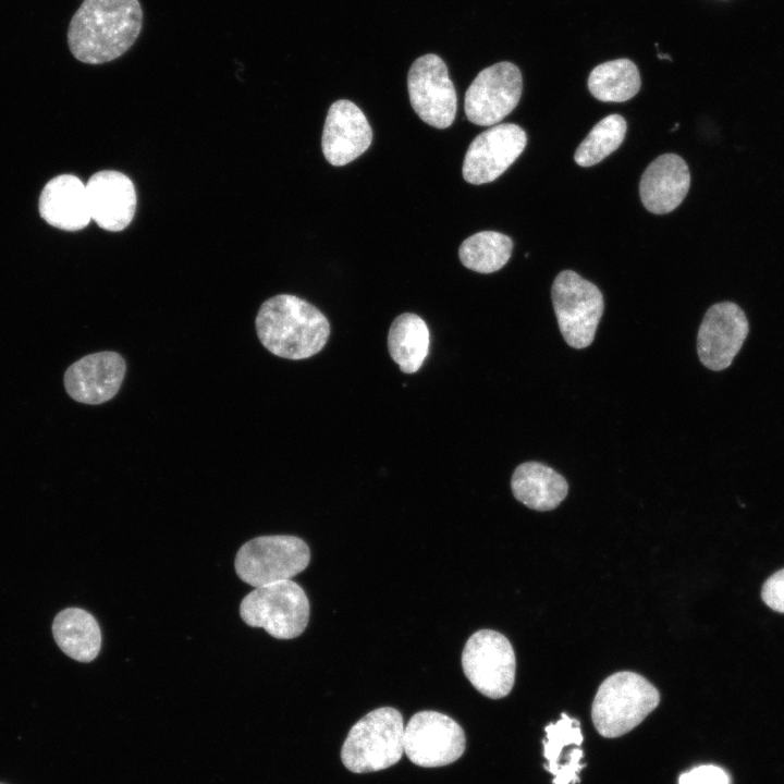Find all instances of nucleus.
Segmentation results:
<instances>
[{
    "label": "nucleus",
    "mask_w": 784,
    "mask_h": 784,
    "mask_svg": "<svg viewBox=\"0 0 784 784\" xmlns=\"http://www.w3.org/2000/svg\"><path fill=\"white\" fill-rule=\"evenodd\" d=\"M640 85L639 71L628 59L601 63L590 72L588 77V88L591 95L604 102L627 101L639 91Z\"/></svg>",
    "instance_id": "nucleus-22"
},
{
    "label": "nucleus",
    "mask_w": 784,
    "mask_h": 784,
    "mask_svg": "<svg viewBox=\"0 0 784 784\" xmlns=\"http://www.w3.org/2000/svg\"><path fill=\"white\" fill-rule=\"evenodd\" d=\"M523 90L519 69L507 61L483 69L465 94L467 119L481 126L502 121L517 106Z\"/></svg>",
    "instance_id": "nucleus-11"
},
{
    "label": "nucleus",
    "mask_w": 784,
    "mask_h": 784,
    "mask_svg": "<svg viewBox=\"0 0 784 784\" xmlns=\"http://www.w3.org/2000/svg\"><path fill=\"white\" fill-rule=\"evenodd\" d=\"M388 350L403 372H416L429 350V330L426 322L411 313L397 316L389 330Z\"/></svg>",
    "instance_id": "nucleus-21"
},
{
    "label": "nucleus",
    "mask_w": 784,
    "mask_h": 784,
    "mask_svg": "<svg viewBox=\"0 0 784 784\" xmlns=\"http://www.w3.org/2000/svg\"><path fill=\"white\" fill-rule=\"evenodd\" d=\"M38 210L50 225L75 232L91 220L86 184L73 174H60L42 188Z\"/></svg>",
    "instance_id": "nucleus-18"
},
{
    "label": "nucleus",
    "mask_w": 784,
    "mask_h": 784,
    "mask_svg": "<svg viewBox=\"0 0 784 784\" xmlns=\"http://www.w3.org/2000/svg\"><path fill=\"white\" fill-rule=\"evenodd\" d=\"M310 561L308 546L286 535L261 536L244 543L235 556V572L253 587L289 580Z\"/></svg>",
    "instance_id": "nucleus-6"
},
{
    "label": "nucleus",
    "mask_w": 784,
    "mask_h": 784,
    "mask_svg": "<svg viewBox=\"0 0 784 784\" xmlns=\"http://www.w3.org/2000/svg\"><path fill=\"white\" fill-rule=\"evenodd\" d=\"M143 16L139 0H83L69 24V49L86 64L113 61L139 37Z\"/></svg>",
    "instance_id": "nucleus-1"
},
{
    "label": "nucleus",
    "mask_w": 784,
    "mask_h": 784,
    "mask_svg": "<svg viewBox=\"0 0 784 784\" xmlns=\"http://www.w3.org/2000/svg\"><path fill=\"white\" fill-rule=\"evenodd\" d=\"M465 745L463 728L440 712L420 711L404 728V751L419 767L450 764L464 754Z\"/></svg>",
    "instance_id": "nucleus-10"
},
{
    "label": "nucleus",
    "mask_w": 784,
    "mask_h": 784,
    "mask_svg": "<svg viewBox=\"0 0 784 784\" xmlns=\"http://www.w3.org/2000/svg\"><path fill=\"white\" fill-rule=\"evenodd\" d=\"M749 332L744 310L732 302L712 305L703 316L697 335V353L703 366L720 371L740 351Z\"/></svg>",
    "instance_id": "nucleus-13"
},
{
    "label": "nucleus",
    "mask_w": 784,
    "mask_h": 784,
    "mask_svg": "<svg viewBox=\"0 0 784 784\" xmlns=\"http://www.w3.org/2000/svg\"><path fill=\"white\" fill-rule=\"evenodd\" d=\"M627 124L620 114H610L600 120L584 138L574 154L580 167L599 163L615 151L625 138Z\"/></svg>",
    "instance_id": "nucleus-24"
},
{
    "label": "nucleus",
    "mask_w": 784,
    "mask_h": 784,
    "mask_svg": "<svg viewBox=\"0 0 784 784\" xmlns=\"http://www.w3.org/2000/svg\"><path fill=\"white\" fill-rule=\"evenodd\" d=\"M551 298L565 342L574 348L589 346L604 308L601 291L578 273L563 270L553 281Z\"/></svg>",
    "instance_id": "nucleus-7"
},
{
    "label": "nucleus",
    "mask_w": 784,
    "mask_h": 784,
    "mask_svg": "<svg viewBox=\"0 0 784 784\" xmlns=\"http://www.w3.org/2000/svg\"><path fill=\"white\" fill-rule=\"evenodd\" d=\"M52 634L59 648L78 662H90L99 653L101 632L96 618L85 610L68 608L59 612Z\"/></svg>",
    "instance_id": "nucleus-20"
},
{
    "label": "nucleus",
    "mask_w": 784,
    "mask_h": 784,
    "mask_svg": "<svg viewBox=\"0 0 784 784\" xmlns=\"http://www.w3.org/2000/svg\"><path fill=\"white\" fill-rule=\"evenodd\" d=\"M513 241L495 231H482L464 240L458 249L462 264L479 273L500 270L511 258Z\"/></svg>",
    "instance_id": "nucleus-23"
},
{
    "label": "nucleus",
    "mask_w": 784,
    "mask_h": 784,
    "mask_svg": "<svg viewBox=\"0 0 784 784\" xmlns=\"http://www.w3.org/2000/svg\"><path fill=\"white\" fill-rule=\"evenodd\" d=\"M690 186V173L685 160L675 154H664L645 170L639 183L645 208L664 215L678 207Z\"/></svg>",
    "instance_id": "nucleus-17"
},
{
    "label": "nucleus",
    "mask_w": 784,
    "mask_h": 784,
    "mask_svg": "<svg viewBox=\"0 0 784 784\" xmlns=\"http://www.w3.org/2000/svg\"><path fill=\"white\" fill-rule=\"evenodd\" d=\"M527 144L525 131L513 123L497 124L475 137L463 162V177L475 185L490 183L512 166Z\"/></svg>",
    "instance_id": "nucleus-12"
},
{
    "label": "nucleus",
    "mask_w": 784,
    "mask_h": 784,
    "mask_svg": "<svg viewBox=\"0 0 784 784\" xmlns=\"http://www.w3.org/2000/svg\"><path fill=\"white\" fill-rule=\"evenodd\" d=\"M255 326L261 344L273 355L287 359L317 354L330 334L327 317L314 305L290 294L264 302Z\"/></svg>",
    "instance_id": "nucleus-2"
},
{
    "label": "nucleus",
    "mask_w": 784,
    "mask_h": 784,
    "mask_svg": "<svg viewBox=\"0 0 784 784\" xmlns=\"http://www.w3.org/2000/svg\"><path fill=\"white\" fill-rule=\"evenodd\" d=\"M240 615L249 626L261 627L278 639L299 636L309 620L304 589L289 580L256 587L241 602Z\"/></svg>",
    "instance_id": "nucleus-5"
},
{
    "label": "nucleus",
    "mask_w": 784,
    "mask_h": 784,
    "mask_svg": "<svg viewBox=\"0 0 784 784\" xmlns=\"http://www.w3.org/2000/svg\"><path fill=\"white\" fill-rule=\"evenodd\" d=\"M407 89L414 111L425 123L440 130L453 123L457 97L448 68L439 56L427 53L413 62Z\"/></svg>",
    "instance_id": "nucleus-9"
},
{
    "label": "nucleus",
    "mask_w": 784,
    "mask_h": 784,
    "mask_svg": "<svg viewBox=\"0 0 784 784\" xmlns=\"http://www.w3.org/2000/svg\"><path fill=\"white\" fill-rule=\"evenodd\" d=\"M126 371L124 358L111 351L86 355L65 371L63 382L75 401L97 405L111 400L120 390Z\"/></svg>",
    "instance_id": "nucleus-14"
},
{
    "label": "nucleus",
    "mask_w": 784,
    "mask_h": 784,
    "mask_svg": "<svg viewBox=\"0 0 784 784\" xmlns=\"http://www.w3.org/2000/svg\"><path fill=\"white\" fill-rule=\"evenodd\" d=\"M543 744V756L547 760L546 770L552 775L556 773L561 764V756L568 746H580L584 737L579 721L569 718L566 713L561 719L546 726Z\"/></svg>",
    "instance_id": "nucleus-25"
},
{
    "label": "nucleus",
    "mask_w": 784,
    "mask_h": 784,
    "mask_svg": "<svg viewBox=\"0 0 784 784\" xmlns=\"http://www.w3.org/2000/svg\"><path fill=\"white\" fill-rule=\"evenodd\" d=\"M516 500L535 511H551L566 498V479L553 468L538 462L518 465L511 479Z\"/></svg>",
    "instance_id": "nucleus-19"
},
{
    "label": "nucleus",
    "mask_w": 784,
    "mask_h": 784,
    "mask_svg": "<svg viewBox=\"0 0 784 784\" xmlns=\"http://www.w3.org/2000/svg\"><path fill=\"white\" fill-rule=\"evenodd\" d=\"M678 784H731V779L724 769L703 764L681 774Z\"/></svg>",
    "instance_id": "nucleus-26"
},
{
    "label": "nucleus",
    "mask_w": 784,
    "mask_h": 784,
    "mask_svg": "<svg viewBox=\"0 0 784 784\" xmlns=\"http://www.w3.org/2000/svg\"><path fill=\"white\" fill-rule=\"evenodd\" d=\"M404 728L396 709L382 707L370 711L350 730L341 750L343 764L354 773L376 772L395 764L404 752Z\"/></svg>",
    "instance_id": "nucleus-4"
},
{
    "label": "nucleus",
    "mask_w": 784,
    "mask_h": 784,
    "mask_svg": "<svg viewBox=\"0 0 784 784\" xmlns=\"http://www.w3.org/2000/svg\"><path fill=\"white\" fill-rule=\"evenodd\" d=\"M761 598L769 608L784 613V568L767 579L762 587Z\"/></svg>",
    "instance_id": "nucleus-27"
},
{
    "label": "nucleus",
    "mask_w": 784,
    "mask_h": 784,
    "mask_svg": "<svg viewBox=\"0 0 784 784\" xmlns=\"http://www.w3.org/2000/svg\"><path fill=\"white\" fill-rule=\"evenodd\" d=\"M371 140V126L355 103L340 99L330 106L321 138L329 163L335 167L350 163L368 149Z\"/></svg>",
    "instance_id": "nucleus-15"
},
{
    "label": "nucleus",
    "mask_w": 784,
    "mask_h": 784,
    "mask_svg": "<svg viewBox=\"0 0 784 784\" xmlns=\"http://www.w3.org/2000/svg\"><path fill=\"white\" fill-rule=\"evenodd\" d=\"M91 220L110 232L124 230L136 210L135 187L125 174L102 170L90 176L86 184Z\"/></svg>",
    "instance_id": "nucleus-16"
},
{
    "label": "nucleus",
    "mask_w": 784,
    "mask_h": 784,
    "mask_svg": "<svg viewBox=\"0 0 784 784\" xmlns=\"http://www.w3.org/2000/svg\"><path fill=\"white\" fill-rule=\"evenodd\" d=\"M659 702V691L644 676L617 672L599 686L591 707L592 722L603 737H618L641 723Z\"/></svg>",
    "instance_id": "nucleus-3"
},
{
    "label": "nucleus",
    "mask_w": 784,
    "mask_h": 784,
    "mask_svg": "<svg viewBox=\"0 0 784 784\" xmlns=\"http://www.w3.org/2000/svg\"><path fill=\"white\" fill-rule=\"evenodd\" d=\"M462 666L470 684L489 698H503L512 690L515 653L509 639L495 630L480 629L468 638Z\"/></svg>",
    "instance_id": "nucleus-8"
}]
</instances>
